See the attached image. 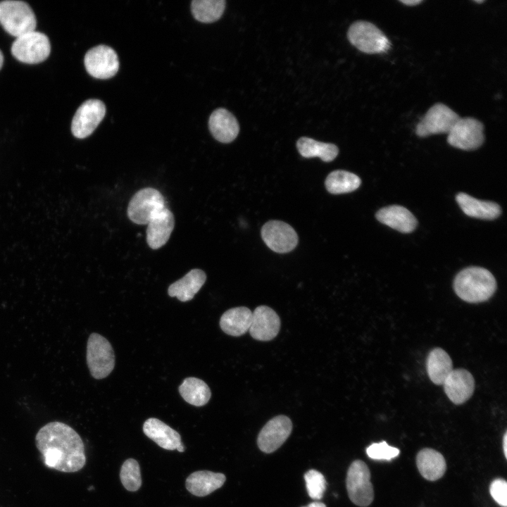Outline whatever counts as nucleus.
<instances>
[{
    "label": "nucleus",
    "instance_id": "obj_1",
    "mask_svg": "<svg viewBox=\"0 0 507 507\" xmlns=\"http://www.w3.org/2000/svg\"><path fill=\"white\" fill-rule=\"evenodd\" d=\"M36 446L45 465L58 471L74 472L85 465L84 443L69 425L51 422L43 426L35 437Z\"/></svg>",
    "mask_w": 507,
    "mask_h": 507
},
{
    "label": "nucleus",
    "instance_id": "obj_2",
    "mask_svg": "<svg viewBox=\"0 0 507 507\" xmlns=\"http://www.w3.org/2000/svg\"><path fill=\"white\" fill-rule=\"evenodd\" d=\"M456 294L468 303H480L487 301L496 289L494 275L481 267H469L459 272L453 281Z\"/></svg>",
    "mask_w": 507,
    "mask_h": 507
},
{
    "label": "nucleus",
    "instance_id": "obj_3",
    "mask_svg": "<svg viewBox=\"0 0 507 507\" xmlns=\"http://www.w3.org/2000/svg\"><path fill=\"white\" fill-rule=\"evenodd\" d=\"M0 25L8 34L18 37L34 31L37 20L32 9L26 2L5 0L0 1Z\"/></svg>",
    "mask_w": 507,
    "mask_h": 507
},
{
    "label": "nucleus",
    "instance_id": "obj_4",
    "mask_svg": "<svg viewBox=\"0 0 507 507\" xmlns=\"http://www.w3.org/2000/svg\"><path fill=\"white\" fill-rule=\"evenodd\" d=\"M347 37L352 45L368 54H383L391 47L385 34L368 21L354 22L349 28Z\"/></svg>",
    "mask_w": 507,
    "mask_h": 507
},
{
    "label": "nucleus",
    "instance_id": "obj_5",
    "mask_svg": "<svg viewBox=\"0 0 507 507\" xmlns=\"http://www.w3.org/2000/svg\"><path fill=\"white\" fill-rule=\"evenodd\" d=\"M11 50L13 56L19 61L35 64L48 58L51 44L45 34L34 30L16 37Z\"/></svg>",
    "mask_w": 507,
    "mask_h": 507
},
{
    "label": "nucleus",
    "instance_id": "obj_6",
    "mask_svg": "<svg viewBox=\"0 0 507 507\" xmlns=\"http://www.w3.org/2000/svg\"><path fill=\"white\" fill-rule=\"evenodd\" d=\"M86 357L89 372L95 379L107 377L114 368L115 355L111 344L97 333L89 337Z\"/></svg>",
    "mask_w": 507,
    "mask_h": 507
},
{
    "label": "nucleus",
    "instance_id": "obj_7",
    "mask_svg": "<svg viewBox=\"0 0 507 507\" xmlns=\"http://www.w3.org/2000/svg\"><path fill=\"white\" fill-rule=\"evenodd\" d=\"M346 484L349 497L354 504L366 507L373 502L374 490L370 482V472L363 461L356 460L350 465Z\"/></svg>",
    "mask_w": 507,
    "mask_h": 507
},
{
    "label": "nucleus",
    "instance_id": "obj_8",
    "mask_svg": "<svg viewBox=\"0 0 507 507\" xmlns=\"http://www.w3.org/2000/svg\"><path fill=\"white\" fill-rule=\"evenodd\" d=\"M164 208L165 199L158 190L151 187L144 188L135 193L130 201L127 216L136 224L145 225Z\"/></svg>",
    "mask_w": 507,
    "mask_h": 507
},
{
    "label": "nucleus",
    "instance_id": "obj_9",
    "mask_svg": "<svg viewBox=\"0 0 507 507\" xmlns=\"http://www.w3.org/2000/svg\"><path fill=\"white\" fill-rule=\"evenodd\" d=\"M459 118V115L448 106L437 103L428 109L417 124L415 133L423 138L432 134H448Z\"/></svg>",
    "mask_w": 507,
    "mask_h": 507
},
{
    "label": "nucleus",
    "instance_id": "obj_10",
    "mask_svg": "<svg viewBox=\"0 0 507 507\" xmlns=\"http://www.w3.org/2000/svg\"><path fill=\"white\" fill-rule=\"evenodd\" d=\"M484 141L482 123L471 117L460 118L447 137V142L451 146L465 151L480 148Z\"/></svg>",
    "mask_w": 507,
    "mask_h": 507
},
{
    "label": "nucleus",
    "instance_id": "obj_11",
    "mask_svg": "<svg viewBox=\"0 0 507 507\" xmlns=\"http://www.w3.org/2000/svg\"><path fill=\"white\" fill-rule=\"evenodd\" d=\"M106 114V106L99 99H89L83 102L73 116L71 131L79 139L89 136L101 122Z\"/></svg>",
    "mask_w": 507,
    "mask_h": 507
},
{
    "label": "nucleus",
    "instance_id": "obj_12",
    "mask_svg": "<svg viewBox=\"0 0 507 507\" xmlns=\"http://www.w3.org/2000/svg\"><path fill=\"white\" fill-rule=\"evenodd\" d=\"M84 66L87 73L98 79L114 76L119 68L116 52L110 46L99 45L90 49L85 54Z\"/></svg>",
    "mask_w": 507,
    "mask_h": 507
},
{
    "label": "nucleus",
    "instance_id": "obj_13",
    "mask_svg": "<svg viewBox=\"0 0 507 507\" xmlns=\"http://www.w3.org/2000/svg\"><path fill=\"white\" fill-rule=\"evenodd\" d=\"M261 237L272 251L280 254L291 251L298 244L295 230L289 224L280 220L267 222L261 229Z\"/></svg>",
    "mask_w": 507,
    "mask_h": 507
},
{
    "label": "nucleus",
    "instance_id": "obj_14",
    "mask_svg": "<svg viewBox=\"0 0 507 507\" xmlns=\"http://www.w3.org/2000/svg\"><path fill=\"white\" fill-rule=\"evenodd\" d=\"M292 423L286 415H277L270 420L260 431L257 444L266 453L279 449L292 432Z\"/></svg>",
    "mask_w": 507,
    "mask_h": 507
},
{
    "label": "nucleus",
    "instance_id": "obj_15",
    "mask_svg": "<svg viewBox=\"0 0 507 507\" xmlns=\"http://www.w3.org/2000/svg\"><path fill=\"white\" fill-rule=\"evenodd\" d=\"M280 325V317L273 309L267 306H259L252 312L249 331L256 340L270 341L277 335Z\"/></svg>",
    "mask_w": 507,
    "mask_h": 507
},
{
    "label": "nucleus",
    "instance_id": "obj_16",
    "mask_svg": "<svg viewBox=\"0 0 507 507\" xmlns=\"http://www.w3.org/2000/svg\"><path fill=\"white\" fill-rule=\"evenodd\" d=\"M444 392L449 400L454 404L460 405L467 401L475 389V380L467 370H453L445 380Z\"/></svg>",
    "mask_w": 507,
    "mask_h": 507
},
{
    "label": "nucleus",
    "instance_id": "obj_17",
    "mask_svg": "<svg viewBox=\"0 0 507 507\" xmlns=\"http://www.w3.org/2000/svg\"><path fill=\"white\" fill-rule=\"evenodd\" d=\"M143 432L147 437L164 449L170 451L176 449L179 452L184 451L180 434L157 418L147 419L143 425Z\"/></svg>",
    "mask_w": 507,
    "mask_h": 507
},
{
    "label": "nucleus",
    "instance_id": "obj_18",
    "mask_svg": "<svg viewBox=\"0 0 507 507\" xmlns=\"http://www.w3.org/2000/svg\"><path fill=\"white\" fill-rule=\"evenodd\" d=\"M175 226L173 213L166 207L156 213L147 224L146 242L152 249L165 245Z\"/></svg>",
    "mask_w": 507,
    "mask_h": 507
},
{
    "label": "nucleus",
    "instance_id": "obj_19",
    "mask_svg": "<svg viewBox=\"0 0 507 507\" xmlns=\"http://www.w3.org/2000/svg\"><path fill=\"white\" fill-rule=\"evenodd\" d=\"M210 131L213 137L222 143H230L238 135L239 126L236 118L225 108H218L208 120Z\"/></svg>",
    "mask_w": 507,
    "mask_h": 507
},
{
    "label": "nucleus",
    "instance_id": "obj_20",
    "mask_svg": "<svg viewBox=\"0 0 507 507\" xmlns=\"http://www.w3.org/2000/svg\"><path fill=\"white\" fill-rule=\"evenodd\" d=\"M377 219L382 223L403 233L413 232L417 220L406 208L392 205L380 209L376 213Z\"/></svg>",
    "mask_w": 507,
    "mask_h": 507
},
{
    "label": "nucleus",
    "instance_id": "obj_21",
    "mask_svg": "<svg viewBox=\"0 0 507 507\" xmlns=\"http://www.w3.org/2000/svg\"><path fill=\"white\" fill-rule=\"evenodd\" d=\"M226 480L220 472L199 470L191 473L185 481L187 489L196 496H205L221 487Z\"/></svg>",
    "mask_w": 507,
    "mask_h": 507
},
{
    "label": "nucleus",
    "instance_id": "obj_22",
    "mask_svg": "<svg viewBox=\"0 0 507 507\" xmlns=\"http://www.w3.org/2000/svg\"><path fill=\"white\" fill-rule=\"evenodd\" d=\"M206 280V275L202 270L192 269L169 286L168 295L181 301H188L199 291Z\"/></svg>",
    "mask_w": 507,
    "mask_h": 507
},
{
    "label": "nucleus",
    "instance_id": "obj_23",
    "mask_svg": "<svg viewBox=\"0 0 507 507\" xmlns=\"http://www.w3.org/2000/svg\"><path fill=\"white\" fill-rule=\"evenodd\" d=\"M416 465L420 475L427 480L435 481L445 473L446 463L443 455L429 448L420 450L416 456Z\"/></svg>",
    "mask_w": 507,
    "mask_h": 507
},
{
    "label": "nucleus",
    "instance_id": "obj_24",
    "mask_svg": "<svg viewBox=\"0 0 507 507\" xmlns=\"http://www.w3.org/2000/svg\"><path fill=\"white\" fill-rule=\"evenodd\" d=\"M463 213L470 217L493 220L501 214L500 206L494 202L477 199L465 193H459L456 198Z\"/></svg>",
    "mask_w": 507,
    "mask_h": 507
},
{
    "label": "nucleus",
    "instance_id": "obj_25",
    "mask_svg": "<svg viewBox=\"0 0 507 507\" xmlns=\"http://www.w3.org/2000/svg\"><path fill=\"white\" fill-rule=\"evenodd\" d=\"M252 311L244 306L230 308L221 316L220 326L226 334L239 337L245 334L250 327Z\"/></svg>",
    "mask_w": 507,
    "mask_h": 507
},
{
    "label": "nucleus",
    "instance_id": "obj_26",
    "mask_svg": "<svg viewBox=\"0 0 507 507\" xmlns=\"http://www.w3.org/2000/svg\"><path fill=\"white\" fill-rule=\"evenodd\" d=\"M426 368L430 379L437 385L443 384L453 370L449 355L441 348H434L430 351L427 358Z\"/></svg>",
    "mask_w": 507,
    "mask_h": 507
},
{
    "label": "nucleus",
    "instance_id": "obj_27",
    "mask_svg": "<svg viewBox=\"0 0 507 507\" xmlns=\"http://www.w3.org/2000/svg\"><path fill=\"white\" fill-rule=\"evenodd\" d=\"M299 154L304 158L318 157L325 162L333 161L339 153L333 144L318 142L309 137H301L296 142Z\"/></svg>",
    "mask_w": 507,
    "mask_h": 507
},
{
    "label": "nucleus",
    "instance_id": "obj_28",
    "mask_svg": "<svg viewBox=\"0 0 507 507\" xmlns=\"http://www.w3.org/2000/svg\"><path fill=\"white\" fill-rule=\"evenodd\" d=\"M179 392L184 400L195 406L206 404L211 399L210 388L203 380L196 377H187L179 387Z\"/></svg>",
    "mask_w": 507,
    "mask_h": 507
},
{
    "label": "nucleus",
    "instance_id": "obj_29",
    "mask_svg": "<svg viewBox=\"0 0 507 507\" xmlns=\"http://www.w3.org/2000/svg\"><path fill=\"white\" fill-rule=\"evenodd\" d=\"M361 183V180L358 175L342 170L330 173L325 182L327 190L333 194L353 192L359 187Z\"/></svg>",
    "mask_w": 507,
    "mask_h": 507
},
{
    "label": "nucleus",
    "instance_id": "obj_30",
    "mask_svg": "<svg viewBox=\"0 0 507 507\" xmlns=\"http://www.w3.org/2000/svg\"><path fill=\"white\" fill-rule=\"evenodd\" d=\"M225 8L224 0H194L191 4L194 17L202 23L218 20L222 16Z\"/></svg>",
    "mask_w": 507,
    "mask_h": 507
},
{
    "label": "nucleus",
    "instance_id": "obj_31",
    "mask_svg": "<svg viewBox=\"0 0 507 507\" xmlns=\"http://www.w3.org/2000/svg\"><path fill=\"white\" fill-rule=\"evenodd\" d=\"M120 478L123 487L130 492L137 491L142 485L140 467L138 462L129 458L123 463Z\"/></svg>",
    "mask_w": 507,
    "mask_h": 507
},
{
    "label": "nucleus",
    "instance_id": "obj_32",
    "mask_svg": "<svg viewBox=\"0 0 507 507\" xmlns=\"http://www.w3.org/2000/svg\"><path fill=\"white\" fill-rule=\"evenodd\" d=\"M304 479L309 496L315 500L321 499L327 484L323 475L316 470H310L305 473Z\"/></svg>",
    "mask_w": 507,
    "mask_h": 507
},
{
    "label": "nucleus",
    "instance_id": "obj_33",
    "mask_svg": "<svg viewBox=\"0 0 507 507\" xmlns=\"http://www.w3.org/2000/svg\"><path fill=\"white\" fill-rule=\"evenodd\" d=\"M366 453L373 459L390 460L399 454V450L389 446L386 442H381L370 445L366 449Z\"/></svg>",
    "mask_w": 507,
    "mask_h": 507
},
{
    "label": "nucleus",
    "instance_id": "obj_34",
    "mask_svg": "<svg viewBox=\"0 0 507 507\" xmlns=\"http://www.w3.org/2000/svg\"><path fill=\"white\" fill-rule=\"evenodd\" d=\"M490 494L493 499L501 506H507V483L503 479H497L490 486Z\"/></svg>",
    "mask_w": 507,
    "mask_h": 507
},
{
    "label": "nucleus",
    "instance_id": "obj_35",
    "mask_svg": "<svg viewBox=\"0 0 507 507\" xmlns=\"http://www.w3.org/2000/svg\"><path fill=\"white\" fill-rule=\"evenodd\" d=\"M399 1L408 6H416L423 2L422 0H400Z\"/></svg>",
    "mask_w": 507,
    "mask_h": 507
},
{
    "label": "nucleus",
    "instance_id": "obj_36",
    "mask_svg": "<svg viewBox=\"0 0 507 507\" xmlns=\"http://www.w3.org/2000/svg\"><path fill=\"white\" fill-rule=\"evenodd\" d=\"M302 507H327V506H325V504H324L322 502L314 501V502L309 503L308 505H307L306 506H302Z\"/></svg>",
    "mask_w": 507,
    "mask_h": 507
},
{
    "label": "nucleus",
    "instance_id": "obj_37",
    "mask_svg": "<svg viewBox=\"0 0 507 507\" xmlns=\"http://www.w3.org/2000/svg\"><path fill=\"white\" fill-rule=\"evenodd\" d=\"M506 441H507V439H506V434H504V437H503V450H504L503 452H504V454H505V456H506H506H507V455H506V451H507V449H506Z\"/></svg>",
    "mask_w": 507,
    "mask_h": 507
},
{
    "label": "nucleus",
    "instance_id": "obj_38",
    "mask_svg": "<svg viewBox=\"0 0 507 507\" xmlns=\"http://www.w3.org/2000/svg\"><path fill=\"white\" fill-rule=\"evenodd\" d=\"M4 63V55L1 51L0 50V70L2 68Z\"/></svg>",
    "mask_w": 507,
    "mask_h": 507
},
{
    "label": "nucleus",
    "instance_id": "obj_39",
    "mask_svg": "<svg viewBox=\"0 0 507 507\" xmlns=\"http://www.w3.org/2000/svg\"><path fill=\"white\" fill-rule=\"evenodd\" d=\"M474 1H475V3H477V4H482V3H483L484 1V0H474Z\"/></svg>",
    "mask_w": 507,
    "mask_h": 507
}]
</instances>
